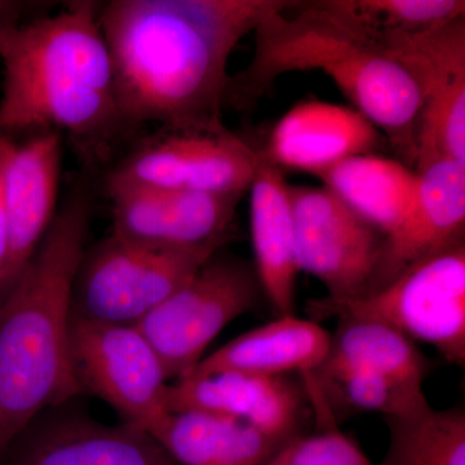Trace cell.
Returning a JSON list of instances; mask_svg holds the SVG:
<instances>
[{"label":"cell","instance_id":"17","mask_svg":"<svg viewBox=\"0 0 465 465\" xmlns=\"http://www.w3.org/2000/svg\"><path fill=\"white\" fill-rule=\"evenodd\" d=\"M385 137L351 106L302 101L275 124L262 155L280 170L321 177L341 162L371 154Z\"/></svg>","mask_w":465,"mask_h":465},{"label":"cell","instance_id":"4","mask_svg":"<svg viewBox=\"0 0 465 465\" xmlns=\"http://www.w3.org/2000/svg\"><path fill=\"white\" fill-rule=\"evenodd\" d=\"M253 34L252 57L229 78L225 105H252L281 76L318 70L415 164L420 96L414 78L387 48L342 16L332 0L286 2Z\"/></svg>","mask_w":465,"mask_h":465},{"label":"cell","instance_id":"23","mask_svg":"<svg viewBox=\"0 0 465 465\" xmlns=\"http://www.w3.org/2000/svg\"><path fill=\"white\" fill-rule=\"evenodd\" d=\"M390 430L387 454L381 465H465L463 407L385 419Z\"/></svg>","mask_w":465,"mask_h":465},{"label":"cell","instance_id":"10","mask_svg":"<svg viewBox=\"0 0 465 465\" xmlns=\"http://www.w3.org/2000/svg\"><path fill=\"white\" fill-rule=\"evenodd\" d=\"M300 273L316 277L333 299L366 295L374 286L385 235L326 186L291 185Z\"/></svg>","mask_w":465,"mask_h":465},{"label":"cell","instance_id":"22","mask_svg":"<svg viewBox=\"0 0 465 465\" xmlns=\"http://www.w3.org/2000/svg\"><path fill=\"white\" fill-rule=\"evenodd\" d=\"M327 365L354 367L423 385L432 370L416 342L405 335L372 321H339L331 335Z\"/></svg>","mask_w":465,"mask_h":465},{"label":"cell","instance_id":"13","mask_svg":"<svg viewBox=\"0 0 465 465\" xmlns=\"http://www.w3.org/2000/svg\"><path fill=\"white\" fill-rule=\"evenodd\" d=\"M0 159L5 220V252L0 265L3 300L56 216L63 134L42 131L21 145L12 143Z\"/></svg>","mask_w":465,"mask_h":465},{"label":"cell","instance_id":"6","mask_svg":"<svg viewBox=\"0 0 465 465\" xmlns=\"http://www.w3.org/2000/svg\"><path fill=\"white\" fill-rule=\"evenodd\" d=\"M228 238L189 249H152L112 232L85 250L73 286L72 312L97 322L136 326L182 289Z\"/></svg>","mask_w":465,"mask_h":465},{"label":"cell","instance_id":"12","mask_svg":"<svg viewBox=\"0 0 465 465\" xmlns=\"http://www.w3.org/2000/svg\"><path fill=\"white\" fill-rule=\"evenodd\" d=\"M79 399L36 416L0 465H177L148 432L124 421L103 423Z\"/></svg>","mask_w":465,"mask_h":465},{"label":"cell","instance_id":"9","mask_svg":"<svg viewBox=\"0 0 465 465\" xmlns=\"http://www.w3.org/2000/svg\"><path fill=\"white\" fill-rule=\"evenodd\" d=\"M259 162L260 152L225 125L158 128L106 174L105 191L162 188L243 195Z\"/></svg>","mask_w":465,"mask_h":465},{"label":"cell","instance_id":"16","mask_svg":"<svg viewBox=\"0 0 465 465\" xmlns=\"http://www.w3.org/2000/svg\"><path fill=\"white\" fill-rule=\"evenodd\" d=\"M415 171L414 200L400 225L385 237L371 291L415 262L464 241L465 164L439 159Z\"/></svg>","mask_w":465,"mask_h":465},{"label":"cell","instance_id":"14","mask_svg":"<svg viewBox=\"0 0 465 465\" xmlns=\"http://www.w3.org/2000/svg\"><path fill=\"white\" fill-rule=\"evenodd\" d=\"M167 407L228 416L281 443L302 433L312 409L300 376L242 372L183 376L168 385Z\"/></svg>","mask_w":465,"mask_h":465},{"label":"cell","instance_id":"5","mask_svg":"<svg viewBox=\"0 0 465 465\" xmlns=\"http://www.w3.org/2000/svg\"><path fill=\"white\" fill-rule=\"evenodd\" d=\"M311 320L372 321L424 342L452 365H465V243L428 256L390 282L351 299L309 302Z\"/></svg>","mask_w":465,"mask_h":465},{"label":"cell","instance_id":"21","mask_svg":"<svg viewBox=\"0 0 465 465\" xmlns=\"http://www.w3.org/2000/svg\"><path fill=\"white\" fill-rule=\"evenodd\" d=\"M320 179L385 237L402 222L418 183L416 171L405 162L375 153L349 158Z\"/></svg>","mask_w":465,"mask_h":465},{"label":"cell","instance_id":"19","mask_svg":"<svg viewBox=\"0 0 465 465\" xmlns=\"http://www.w3.org/2000/svg\"><path fill=\"white\" fill-rule=\"evenodd\" d=\"M331 333L316 321L293 316L242 333L202 358L188 375L242 372L262 376H302L316 371L329 354ZM186 375V376H188Z\"/></svg>","mask_w":465,"mask_h":465},{"label":"cell","instance_id":"18","mask_svg":"<svg viewBox=\"0 0 465 465\" xmlns=\"http://www.w3.org/2000/svg\"><path fill=\"white\" fill-rule=\"evenodd\" d=\"M253 268L278 317L293 316L300 269L296 258L291 185L282 170L260 152L250 189Z\"/></svg>","mask_w":465,"mask_h":465},{"label":"cell","instance_id":"7","mask_svg":"<svg viewBox=\"0 0 465 465\" xmlns=\"http://www.w3.org/2000/svg\"><path fill=\"white\" fill-rule=\"evenodd\" d=\"M262 296L253 265L219 250L136 326L158 354L168 381H176L201 362L229 323L259 307Z\"/></svg>","mask_w":465,"mask_h":465},{"label":"cell","instance_id":"30","mask_svg":"<svg viewBox=\"0 0 465 465\" xmlns=\"http://www.w3.org/2000/svg\"><path fill=\"white\" fill-rule=\"evenodd\" d=\"M0 305H2V298H0Z\"/></svg>","mask_w":465,"mask_h":465},{"label":"cell","instance_id":"25","mask_svg":"<svg viewBox=\"0 0 465 465\" xmlns=\"http://www.w3.org/2000/svg\"><path fill=\"white\" fill-rule=\"evenodd\" d=\"M342 16L388 48L465 16L463 0H332Z\"/></svg>","mask_w":465,"mask_h":465},{"label":"cell","instance_id":"24","mask_svg":"<svg viewBox=\"0 0 465 465\" xmlns=\"http://www.w3.org/2000/svg\"><path fill=\"white\" fill-rule=\"evenodd\" d=\"M312 375L327 403L338 400L356 411L375 412L390 419L415 414L430 406L423 385L378 372L322 363Z\"/></svg>","mask_w":465,"mask_h":465},{"label":"cell","instance_id":"3","mask_svg":"<svg viewBox=\"0 0 465 465\" xmlns=\"http://www.w3.org/2000/svg\"><path fill=\"white\" fill-rule=\"evenodd\" d=\"M94 189L76 180L0 305V460L51 407L84 396L73 374L69 322L76 272L87 250Z\"/></svg>","mask_w":465,"mask_h":465},{"label":"cell","instance_id":"2","mask_svg":"<svg viewBox=\"0 0 465 465\" xmlns=\"http://www.w3.org/2000/svg\"><path fill=\"white\" fill-rule=\"evenodd\" d=\"M99 3L70 2L0 35V130L65 133L92 163L130 134L119 114Z\"/></svg>","mask_w":465,"mask_h":465},{"label":"cell","instance_id":"27","mask_svg":"<svg viewBox=\"0 0 465 465\" xmlns=\"http://www.w3.org/2000/svg\"><path fill=\"white\" fill-rule=\"evenodd\" d=\"M45 7H47L45 3L0 0V35L9 27L39 16V14H35V12Z\"/></svg>","mask_w":465,"mask_h":465},{"label":"cell","instance_id":"15","mask_svg":"<svg viewBox=\"0 0 465 465\" xmlns=\"http://www.w3.org/2000/svg\"><path fill=\"white\" fill-rule=\"evenodd\" d=\"M106 193L112 203L113 234L152 249H189L228 238L243 197L162 188Z\"/></svg>","mask_w":465,"mask_h":465},{"label":"cell","instance_id":"20","mask_svg":"<svg viewBox=\"0 0 465 465\" xmlns=\"http://www.w3.org/2000/svg\"><path fill=\"white\" fill-rule=\"evenodd\" d=\"M152 437L177 465H262L282 445L243 421L202 411H170Z\"/></svg>","mask_w":465,"mask_h":465},{"label":"cell","instance_id":"26","mask_svg":"<svg viewBox=\"0 0 465 465\" xmlns=\"http://www.w3.org/2000/svg\"><path fill=\"white\" fill-rule=\"evenodd\" d=\"M262 465H374L335 421L282 443Z\"/></svg>","mask_w":465,"mask_h":465},{"label":"cell","instance_id":"11","mask_svg":"<svg viewBox=\"0 0 465 465\" xmlns=\"http://www.w3.org/2000/svg\"><path fill=\"white\" fill-rule=\"evenodd\" d=\"M387 50L420 96L415 170L439 159L465 164V16Z\"/></svg>","mask_w":465,"mask_h":465},{"label":"cell","instance_id":"8","mask_svg":"<svg viewBox=\"0 0 465 465\" xmlns=\"http://www.w3.org/2000/svg\"><path fill=\"white\" fill-rule=\"evenodd\" d=\"M69 354L82 393L108 403L124 423L152 436L170 414V381L137 326L97 322L72 312Z\"/></svg>","mask_w":465,"mask_h":465},{"label":"cell","instance_id":"29","mask_svg":"<svg viewBox=\"0 0 465 465\" xmlns=\"http://www.w3.org/2000/svg\"><path fill=\"white\" fill-rule=\"evenodd\" d=\"M11 139H9L7 134L0 130V154H2V153L5 152V150L7 149L9 145H11Z\"/></svg>","mask_w":465,"mask_h":465},{"label":"cell","instance_id":"1","mask_svg":"<svg viewBox=\"0 0 465 465\" xmlns=\"http://www.w3.org/2000/svg\"><path fill=\"white\" fill-rule=\"evenodd\" d=\"M287 0H113L100 25L119 114L133 134L225 125L229 58Z\"/></svg>","mask_w":465,"mask_h":465},{"label":"cell","instance_id":"28","mask_svg":"<svg viewBox=\"0 0 465 465\" xmlns=\"http://www.w3.org/2000/svg\"><path fill=\"white\" fill-rule=\"evenodd\" d=\"M2 158V157H0ZM5 252V210H3L2 197V159H0V265H2L3 258Z\"/></svg>","mask_w":465,"mask_h":465}]
</instances>
